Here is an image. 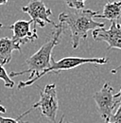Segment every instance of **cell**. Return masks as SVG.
I'll use <instances>...</instances> for the list:
<instances>
[{"instance_id":"1","label":"cell","mask_w":121,"mask_h":123,"mask_svg":"<svg viewBox=\"0 0 121 123\" xmlns=\"http://www.w3.org/2000/svg\"><path fill=\"white\" fill-rule=\"evenodd\" d=\"M97 14L92 10H79L70 12H61L59 14V21L63 23L71 31V43L73 48H78L80 40H85L88 32L96 29L104 28L105 24L97 22L94 18Z\"/></svg>"},{"instance_id":"2","label":"cell","mask_w":121,"mask_h":123,"mask_svg":"<svg viewBox=\"0 0 121 123\" xmlns=\"http://www.w3.org/2000/svg\"><path fill=\"white\" fill-rule=\"evenodd\" d=\"M67 28L63 23H60L59 25L54 26V31L51 39H49L46 43L40 47V49L34 53L32 56L25 62V64L28 65V69L20 72H11L9 74L10 78L21 76L23 74L30 73V76L28 80H32L34 77L45 71L50 66L51 63V58H52V50L55 46L60 43V38L62 34V32L65 31Z\"/></svg>"},{"instance_id":"3","label":"cell","mask_w":121,"mask_h":123,"mask_svg":"<svg viewBox=\"0 0 121 123\" xmlns=\"http://www.w3.org/2000/svg\"><path fill=\"white\" fill-rule=\"evenodd\" d=\"M108 62H109V58H104V57H102V58H81V57H75V56L64 57L59 61H56L54 59V57L52 56L50 66L47 69H45V71H43L42 73H40L39 75L34 77L32 80H27L25 81H20L17 86H18V89L30 86L45 75L53 74V73L57 74V73H60V71L71 70V69L76 68L78 66H80L82 64H87V63L105 64Z\"/></svg>"},{"instance_id":"4","label":"cell","mask_w":121,"mask_h":123,"mask_svg":"<svg viewBox=\"0 0 121 123\" xmlns=\"http://www.w3.org/2000/svg\"><path fill=\"white\" fill-rule=\"evenodd\" d=\"M36 108L40 110L42 116H44L51 122L56 123L57 113L59 110V100H58L55 83H50L45 85V89L40 92V99L36 103H34L30 110H28L26 113L19 116L18 117L21 119L22 117L30 113V110L36 109Z\"/></svg>"},{"instance_id":"5","label":"cell","mask_w":121,"mask_h":123,"mask_svg":"<svg viewBox=\"0 0 121 123\" xmlns=\"http://www.w3.org/2000/svg\"><path fill=\"white\" fill-rule=\"evenodd\" d=\"M93 99L96 102L97 112L105 122L110 119L113 111L119 105L121 101V98L115 96L114 88L109 82H105L99 91L93 95Z\"/></svg>"},{"instance_id":"6","label":"cell","mask_w":121,"mask_h":123,"mask_svg":"<svg viewBox=\"0 0 121 123\" xmlns=\"http://www.w3.org/2000/svg\"><path fill=\"white\" fill-rule=\"evenodd\" d=\"M22 11L23 12L30 16L35 28L37 26H39L40 28H45L46 24H50L53 26L56 25L49 19V16L52 14L51 10L47 8L45 3L41 0H30L27 6L22 7Z\"/></svg>"},{"instance_id":"7","label":"cell","mask_w":121,"mask_h":123,"mask_svg":"<svg viewBox=\"0 0 121 123\" xmlns=\"http://www.w3.org/2000/svg\"><path fill=\"white\" fill-rule=\"evenodd\" d=\"M92 37L95 41H104L108 44V49L121 50V24L112 22L110 29H96L92 32Z\"/></svg>"},{"instance_id":"8","label":"cell","mask_w":121,"mask_h":123,"mask_svg":"<svg viewBox=\"0 0 121 123\" xmlns=\"http://www.w3.org/2000/svg\"><path fill=\"white\" fill-rule=\"evenodd\" d=\"M32 25L33 21L31 19L29 21L19 20L16 21L14 24L11 25L9 29L12 30L13 32L12 39L20 46L33 42L36 39H38L37 30Z\"/></svg>"},{"instance_id":"9","label":"cell","mask_w":121,"mask_h":123,"mask_svg":"<svg viewBox=\"0 0 121 123\" xmlns=\"http://www.w3.org/2000/svg\"><path fill=\"white\" fill-rule=\"evenodd\" d=\"M14 50L21 51V46L12 38H0V63L2 65L8 64L11 62Z\"/></svg>"},{"instance_id":"10","label":"cell","mask_w":121,"mask_h":123,"mask_svg":"<svg viewBox=\"0 0 121 123\" xmlns=\"http://www.w3.org/2000/svg\"><path fill=\"white\" fill-rule=\"evenodd\" d=\"M95 18H105L111 22L121 18V1L108 2L103 7L102 14H97Z\"/></svg>"},{"instance_id":"11","label":"cell","mask_w":121,"mask_h":123,"mask_svg":"<svg viewBox=\"0 0 121 123\" xmlns=\"http://www.w3.org/2000/svg\"><path fill=\"white\" fill-rule=\"evenodd\" d=\"M0 80H2L4 81L5 87H7V88H13V86H14L13 80L10 78L9 74L6 71V69L4 68V66L1 63H0Z\"/></svg>"},{"instance_id":"12","label":"cell","mask_w":121,"mask_h":123,"mask_svg":"<svg viewBox=\"0 0 121 123\" xmlns=\"http://www.w3.org/2000/svg\"><path fill=\"white\" fill-rule=\"evenodd\" d=\"M65 3L70 9L79 11V10H83L85 0H65Z\"/></svg>"},{"instance_id":"13","label":"cell","mask_w":121,"mask_h":123,"mask_svg":"<svg viewBox=\"0 0 121 123\" xmlns=\"http://www.w3.org/2000/svg\"><path fill=\"white\" fill-rule=\"evenodd\" d=\"M105 123H121V101L116 108V112L113 114L110 119Z\"/></svg>"},{"instance_id":"14","label":"cell","mask_w":121,"mask_h":123,"mask_svg":"<svg viewBox=\"0 0 121 123\" xmlns=\"http://www.w3.org/2000/svg\"><path fill=\"white\" fill-rule=\"evenodd\" d=\"M0 123H30L29 121H20V118L17 117L15 118H11V117H4L0 116Z\"/></svg>"},{"instance_id":"15","label":"cell","mask_w":121,"mask_h":123,"mask_svg":"<svg viewBox=\"0 0 121 123\" xmlns=\"http://www.w3.org/2000/svg\"><path fill=\"white\" fill-rule=\"evenodd\" d=\"M0 113H3V114L6 113V108L4 106H2V105H0Z\"/></svg>"},{"instance_id":"16","label":"cell","mask_w":121,"mask_h":123,"mask_svg":"<svg viewBox=\"0 0 121 123\" xmlns=\"http://www.w3.org/2000/svg\"><path fill=\"white\" fill-rule=\"evenodd\" d=\"M8 1H9V0H0V6H2V5H6V4L8 3Z\"/></svg>"},{"instance_id":"17","label":"cell","mask_w":121,"mask_h":123,"mask_svg":"<svg viewBox=\"0 0 121 123\" xmlns=\"http://www.w3.org/2000/svg\"><path fill=\"white\" fill-rule=\"evenodd\" d=\"M63 119H64V116H62V117H60L59 123H72V122H64V121H63Z\"/></svg>"},{"instance_id":"18","label":"cell","mask_w":121,"mask_h":123,"mask_svg":"<svg viewBox=\"0 0 121 123\" xmlns=\"http://www.w3.org/2000/svg\"><path fill=\"white\" fill-rule=\"evenodd\" d=\"M115 96H116L117 98H121V87H120V90H119V92L117 93V94H115Z\"/></svg>"},{"instance_id":"19","label":"cell","mask_w":121,"mask_h":123,"mask_svg":"<svg viewBox=\"0 0 121 123\" xmlns=\"http://www.w3.org/2000/svg\"><path fill=\"white\" fill-rule=\"evenodd\" d=\"M2 27H3V25H2V24H1V23H0V29H1V28H2Z\"/></svg>"},{"instance_id":"20","label":"cell","mask_w":121,"mask_h":123,"mask_svg":"<svg viewBox=\"0 0 121 123\" xmlns=\"http://www.w3.org/2000/svg\"><path fill=\"white\" fill-rule=\"evenodd\" d=\"M109 2H110V0H109Z\"/></svg>"},{"instance_id":"21","label":"cell","mask_w":121,"mask_h":123,"mask_svg":"<svg viewBox=\"0 0 121 123\" xmlns=\"http://www.w3.org/2000/svg\"><path fill=\"white\" fill-rule=\"evenodd\" d=\"M120 1H121V0H120Z\"/></svg>"}]
</instances>
